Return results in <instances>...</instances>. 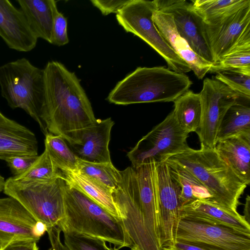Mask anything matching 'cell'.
<instances>
[{"label": "cell", "mask_w": 250, "mask_h": 250, "mask_svg": "<svg viewBox=\"0 0 250 250\" xmlns=\"http://www.w3.org/2000/svg\"><path fill=\"white\" fill-rule=\"evenodd\" d=\"M156 163L121 171L112 198L134 250H162L158 240Z\"/></svg>", "instance_id": "cell-1"}, {"label": "cell", "mask_w": 250, "mask_h": 250, "mask_svg": "<svg viewBox=\"0 0 250 250\" xmlns=\"http://www.w3.org/2000/svg\"><path fill=\"white\" fill-rule=\"evenodd\" d=\"M41 118L48 133L63 138L97 122L80 80L57 61L48 62L43 69Z\"/></svg>", "instance_id": "cell-2"}, {"label": "cell", "mask_w": 250, "mask_h": 250, "mask_svg": "<svg viewBox=\"0 0 250 250\" xmlns=\"http://www.w3.org/2000/svg\"><path fill=\"white\" fill-rule=\"evenodd\" d=\"M192 84L185 73L164 66L138 67L118 82L107 100L118 105L174 102Z\"/></svg>", "instance_id": "cell-3"}, {"label": "cell", "mask_w": 250, "mask_h": 250, "mask_svg": "<svg viewBox=\"0 0 250 250\" xmlns=\"http://www.w3.org/2000/svg\"><path fill=\"white\" fill-rule=\"evenodd\" d=\"M64 205V217L57 226L61 231L101 239L113 244L119 250L125 247L131 248L121 220L67 184Z\"/></svg>", "instance_id": "cell-4"}, {"label": "cell", "mask_w": 250, "mask_h": 250, "mask_svg": "<svg viewBox=\"0 0 250 250\" xmlns=\"http://www.w3.org/2000/svg\"><path fill=\"white\" fill-rule=\"evenodd\" d=\"M167 161L179 165L197 178L212 195L213 203L237 211L239 199L247 186L214 149L202 146L199 149L189 147Z\"/></svg>", "instance_id": "cell-5"}, {"label": "cell", "mask_w": 250, "mask_h": 250, "mask_svg": "<svg viewBox=\"0 0 250 250\" xmlns=\"http://www.w3.org/2000/svg\"><path fill=\"white\" fill-rule=\"evenodd\" d=\"M1 96L13 109L24 110L39 125L43 133L47 132L41 118L43 96V69L33 65L25 58L0 66Z\"/></svg>", "instance_id": "cell-6"}, {"label": "cell", "mask_w": 250, "mask_h": 250, "mask_svg": "<svg viewBox=\"0 0 250 250\" xmlns=\"http://www.w3.org/2000/svg\"><path fill=\"white\" fill-rule=\"evenodd\" d=\"M66 182L62 175L45 182L21 183L7 179L4 193L20 202L37 221L57 226L64 215Z\"/></svg>", "instance_id": "cell-7"}, {"label": "cell", "mask_w": 250, "mask_h": 250, "mask_svg": "<svg viewBox=\"0 0 250 250\" xmlns=\"http://www.w3.org/2000/svg\"><path fill=\"white\" fill-rule=\"evenodd\" d=\"M154 0H130L117 14L118 23L128 33L139 37L166 61L168 68L178 73L191 71L188 64L167 44L156 28L152 17Z\"/></svg>", "instance_id": "cell-8"}, {"label": "cell", "mask_w": 250, "mask_h": 250, "mask_svg": "<svg viewBox=\"0 0 250 250\" xmlns=\"http://www.w3.org/2000/svg\"><path fill=\"white\" fill-rule=\"evenodd\" d=\"M188 137V133L180 126L172 111L143 137L127 153V156L133 168L151 162H165L189 147Z\"/></svg>", "instance_id": "cell-9"}, {"label": "cell", "mask_w": 250, "mask_h": 250, "mask_svg": "<svg viewBox=\"0 0 250 250\" xmlns=\"http://www.w3.org/2000/svg\"><path fill=\"white\" fill-rule=\"evenodd\" d=\"M175 242L210 250H250V234L229 227L187 218H180Z\"/></svg>", "instance_id": "cell-10"}, {"label": "cell", "mask_w": 250, "mask_h": 250, "mask_svg": "<svg viewBox=\"0 0 250 250\" xmlns=\"http://www.w3.org/2000/svg\"><path fill=\"white\" fill-rule=\"evenodd\" d=\"M200 95L201 118L196 132L201 146L214 149L217 131L228 109L243 97L215 79H204Z\"/></svg>", "instance_id": "cell-11"}, {"label": "cell", "mask_w": 250, "mask_h": 250, "mask_svg": "<svg viewBox=\"0 0 250 250\" xmlns=\"http://www.w3.org/2000/svg\"><path fill=\"white\" fill-rule=\"evenodd\" d=\"M158 240L162 249L175 242V233L182 207L180 185L165 162L156 164Z\"/></svg>", "instance_id": "cell-12"}, {"label": "cell", "mask_w": 250, "mask_h": 250, "mask_svg": "<svg viewBox=\"0 0 250 250\" xmlns=\"http://www.w3.org/2000/svg\"><path fill=\"white\" fill-rule=\"evenodd\" d=\"M194 16L213 63L220 61L250 29V5L211 24Z\"/></svg>", "instance_id": "cell-13"}, {"label": "cell", "mask_w": 250, "mask_h": 250, "mask_svg": "<svg viewBox=\"0 0 250 250\" xmlns=\"http://www.w3.org/2000/svg\"><path fill=\"white\" fill-rule=\"evenodd\" d=\"M114 125L111 118L98 119L94 125L70 132L63 139L80 159L94 163L112 162L108 146Z\"/></svg>", "instance_id": "cell-14"}, {"label": "cell", "mask_w": 250, "mask_h": 250, "mask_svg": "<svg viewBox=\"0 0 250 250\" xmlns=\"http://www.w3.org/2000/svg\"><path fill=\"white\" fill-rule=\"evenodd\" d=\"M36 220L13 197L0 198V250L16 240L39 241L34 231Z\"/></svg>", "instance_id": "cell-15"}, {"label": "cell", "mask_w": 250, "mask_h": 250, "mask_svg": "<svg viewBox=\"0 0 250 250\" xmlns=\"http://www.w3.org/2000/svg\"><path fill=\"white\" fill-rule=\"evenodd\" d=\"M155 2L157 10L173 15L178 33L187 41L192 50L213 64L210 52L190 9V2L186 0H155Z\"/></svg>", "instance_id": "cell-16"}, {"label": "cell", "mask_w": 250, "mask_h": 250, "mask_svg": "<svg viewBox=\"0 0 250 250\" xmlns=\"http://www.w3.org/2000/svg\"><path fill=\"white\" fill-rule=\"evenodd\" d=\"M152 19L158 32L167 44L188 64L197 77L202 79L209 72L213 63L204 60L192 50L187 41L178 33L173 15L156 10Z\"/></svg>", "instance_id": "cell-17"}, {"label": "cell", "mask_w": 250, "mask_h": 250, "mask_svg": "<svg viewBox=\"0 0 250 250\" xmlns=\"http://www.w3.org/2000/svg\"><path fill=\"white\" fill-rule=\"evenodd\" d=\"M0 36L10 48L21 52L31 51L38 40L21 10L8 0H0Z\"/></svg>", "instance_id": "cell-18"}, {"label": "cell", "mask_w": 250, "mask_h": 250, "mask_svg": "<svg viewBox=\"0 0 250 250\" xmlns=\"http://www.w3.org/2000/svg\"><path fill=\"white\" fill-rule=\"evenodd\" d=\"M182 218L223 226L250 234V223L244 215L208 201L196 200L182 206L180 210Z\"/></svg>", "instance_id": "cell-19"}, {"label": "cell", "mask_w": 250, "mask_h": 250, "mask_svg": "<svg viewBox=\"0 0 250 250\" xmlns=\"http://www.w3.org/2000/svg\"><path fill=\"white\" fill-rule=\"evenodd\" d=\"M35 134L25 126L10 119L0 111V159L18 155H38Z\"/></svg>", "instance_id": "cell-20"}, {"label": "cell", "mask_w": 250, "mask_h": 250, "mask_svg": "<svg viewBox=\"0 0 250 250\" xmlns=\"http://www.w3.org/2000/svg\"><path fill=\"white\" fill-rule=\"evenodd\" d=\"M214 149L247 185L250 183V133L216 142Z\"/></svg>", "instance_id": "cell-21"}, {"label": "cell", "mask_w": 250, "mask_h": 250, "mask_svg": "<svg viewBox=\"0 0 250 250\" xmlns=\"http://www.w3.org/2000/svg\"><path fill=\"white\" fill-rule=\"evenodd\" d=\"M17 1L36 38H42L50 43L53 26L52 0Z\"/></svg>", "instance_id": "cell-22"}, {"label": "cell", "mask_w": 250, "mask_h": 250, "mask_svg": "<svg viewBox=\"0 0 250 250\" xmlns=\"http://www.w3.org/2000/svg\"><path fill=\"white\" fill-rule=\"evenodd\" d=\"M62 173L68 185L80 191L120 219L113 202L112 191L93 179L78 172Z\"/></svg>", "instance_id": "cell-23"}, {"label": "cell", "mask_w": 250, "mask_h": 250, "mask_svg": "<svg viewBox=\"0 0 250 250\" xmlns=\"http://www.w3.org/2000/svg\"><path fill=\"white\" fill-rule=\"evenodd\" d=\"M250 5V0H192L190 9L206 24L213 23Z\"/></svg>", "instance_id": "cell-24"}, {"label": "cell", "mask_w": 250, "mask_h": 250, "mask_svg": "<svg viewBox=\"0 0 250 250\" xmlns=\"http://www.w3.org/2000/svg\"><path fill=\"white\" fill-rule=\"evenodd\" d=\"M250 100L240 98L227 111L219 125L216 142L244 133H250Z\"/></svg>", "instance_id": "cell-25"}, {"label": "cell", "mask_w": 250, "mask_h": 250, "mask_svg": "<svg viewBox=\"0 0 250 250\" xmlns=\"http://www.w3.org/2000/svg\"><path fill=\"white\" fill-rule=\"evenodd\" d=\"M173 102V112L180 126L188 134L196 132L200 126L201 118L199 94L188 90Z\"/></svg>", "instance_id": "cell-26"}, {"label": "cell", "mask_w": 250, "mask_h": 250, "mask_svg": "<svg viewBox=\"0 0 250 250\" xmlns=\"http://www.w3.org/2000/svg\"><path fill=\"white\" fill-rule=\"evenodd\" d=\"M166 162L181 187L182 207L196 200L213 203V198L210 192L192 174L174 163L168 161Z\"/></svg>", "instance_id": "cell-27"}, {"label": "cell", "mask_w": 250, "mask_h": 250, "mask_svg": "<svg viewBox=\"0 0 250 250\" xmlns=\"http://www.w3.org/2000/svg\"><path fill=\"white\" fill-rule=\"evenodd\" d=\"M234 70L250 75V30L247 31L222 59L213 63L209 73Z\"/></svg>", "instance_id": "cell-28"}, {"label": "cell", "mask_w": 250, "mask_h": 250, "mask_svg": "<svg viewBox=\"0 0 250 250\" xmlns=\"http://www.w3.org/2000/svg\"><path fill=\"white\" fill-rule=\"evenodd\" d=\"M45 149L55 166L62 172L78 170V157L60 135L50 133L45 135Z\"/></svg>", "instance_id": "cell-29"}, {"label": "cell", "mask_w": 250, "mask_h": 250, "mask_svg": "<svg viewBox=\"0 0 250 250\" xmlns=\"http://www.w3.org/2000/svg\"><path fill=\"white\" fill-rule=\"evenodd\" d=\"M78 172L93 179L112 192L118 186L121 178V171L112 162L94 163L79 158Z\"/></svg>", "instance_id": "cell-30"}, {"label": "cell", "mask_w": 250, "mask_h": 250, "mask_svg": "<svg viewBox=\"0 0 250 250\" xmlns=\"http://www.w3.org/2000/svg\"><path fill=\"white\" fill-rule=\"evenodd\" d=\"M62 175V172L55 166L47 151L44 148L41 155L32 165L21 175L12 177L19 182H45L51 181Z\"/></svg>", "instance_id": "cell-31"}, {"label": "cell", "mask_w": 250, "mask_h": 250, "mask_svg": "<svg viewBox=\"0 0 250 250\" xmlns=\"http://www.w3.org/2000/svg\"><path fill=\"white\" fill-rule=\"evenodd\" d=\"M64 245L69 250H119L117 247H108L106 241L75 232H63Z\"/></svg>", "instance_id": "cell-32"}, {"label": "cell", "mask_w": 250, "mask_h": 250, "mask_svg": "<svg viewBox=\"0 0 250 250\" xmlns=\"http://www.w3.org/2000/svg\"><path fill=\"white\" fill-rule=\"evenodd\" d=\"M216 73V80L224 83L241 96L250 99V75L229 70Z\"/></svg>", "instance_id": "cell-33"}, {"label": "cell", "mask_w": 250, "mask_h": 250, "mask_svg": "<svg viewBox=\"0 0 250 250\" xmlns=\"http://www.w3.org/2000/svg\"><path fill=\"white\" fill-rule=\"evenodd\" d=\"M53 26L50 43L60 46L69 42L67 19L58 10L56 1L52 0Z\"/></svg>", "instance_id": "cell-34"}, {"label": "cell", "mask_w": 250, "mask_h": 250, "mask_svg": "<svg viewBox=\"0 0 250 250\" xmlns=\"http://www.w3.org/2000/svg\"><path fill=\"white\" fill-rule=\"evenodd\" d=\"M39 155H18L7 158L6 162L14 176L25 172L35 162Z\"/></svg>", "instance_id": "cell-35"}, {"label": "cell", "mask_w": 250, "mask_h": 250, "mask_svg": "<svg viewBox=\"0 0 250 250\" xmlns=\"http://www.w3.org/2000/svg\"><path fill=\"white\" fill-rule=\"evenodd\" d=\"M130 0H91L92 4L104 16L110 13H117Z\"/></svg>", "instance_id": "cell-36"}, {"label": "cell", "mask_w": 250, "mask_h": 250, "mask_svg": "<svg viewBox=\"0 0 250 250\" xmlns=\"http://www.w3.org/2000/svg\"><path fill=\"white\" fill-rule=\"evenodd\" d=\"M51 245L49 250H69L60 239L61 229L57 226L47 228L46 230Z\"/></svg>", "instance_id": "cell-37"}, {"label": "cell", "mask_w": 250, "mask_h": 250, "mask_svg": "<svg viewBox=\"0 0 250 250\" xmlns=\"http://www.w3.org/2000/svg\"><path fill=\"white\" fill-rule=\"evenodd\" d=\"M1 250H39V248L33 240H21L11 242Z\"/></svg>", "instance_id": "cell-38"}, {"label": "cell", "mask_w": 250, "mask_h": 250, "mask_svg": "<svg viewBox=\"0 0 250 250\" xmlns=\"http://www.w3.org/2000/svg\"><path fill=\"white\" fill-rule=\"evenodd\" d=\"M162 250H210L201 248L195 245L183 243L175 242L174 244L168 247L164 248Z\"/></svg>", "instance_id": "cell-39"}, {"label": "cell", "mask_w": 250, "mask_h": 250, "mask_svg": "<svg viewBox=\"0 0 250 250\" xmlns=\"http://www.w3.org/2000/svg\"><path fill=\"white\" fill-rule=\"evenodd\" d=\"M46 225L40 221H37L34 229V233L36 236L40 239V238L44 234L47 230Z\"/></svg>", "instance_id": "cell-40"}, {"label": "cell", "mask_w": 250, "mask_h": 250, "mask_svg": "<svg viewBox=\"0 0 250 250\" xmlns=\"http://www.w3.org/2000/svg\"><path fill=\"white\" fill-rule=\"evenodd\" d=\"M250 197L247 196L244 208V216L248 222L250 223Z\"/></svg>", "instance_id": "cell-41"}, {"label": "cell", "mask_w": 250, "mask_h": 250, "mask_svg": "<svg viewBox=\"0 0 250 250\" xmlns=\"http://www.w3.org/2000/svg\"><path fill=\"white\" fill-rule=\"evenodd\" d=\"M5 182L4 178L0 175V192L3 190Z\"/></svg>", "instance_id": "cell-42"}, {"label": "cell", "mask_w": 250, "mask_h": 250, "mask_svg": "<svg viewBox=\"0 0 250 250\" xmlns=\"http://www.w3.org/2000/svg\"><path fill=\"white\" fill-rule=\"evenodd\" d=\"M131 250H133V249H131Z\"/></svg>", "instance_id": "cell-43"}]
</instances>
